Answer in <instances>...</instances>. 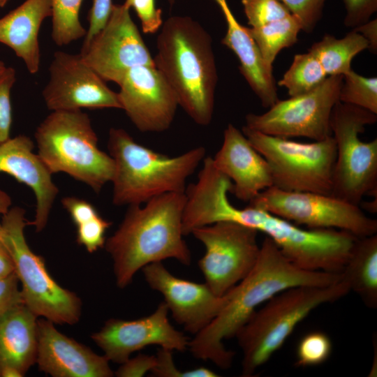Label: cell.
I'll use <instances>...</instances> for the list:
<instances>
[{"label":"cell","mask_w":377,"mask_h":377,"mask_svg":"<svg viewBox=\"0 0 377 377\" xmlns=\"http://www.w3.org/2000/svg\"><path fill=\"white\" fill-rule=\"evenodd\" d=\"M341 279V274L306 271L295 267L266 237L252 270L226 293L227 301L221 312L194 335L188 348L195 358L209 360L227 369L232 363L235 353L225 348L223 340L235 337L260 304L289 288L325 286Z\"/></svg>","instance_id":"cell-1"},{"label":"cell","mask_w":377,"mask_h":377,"mask_svg":"<svg viewBox=\"0 0 377 377\" xmlns=\"http://www.w3.org/2000/svg\"><path fill=\"white\" fill-rule=\"evenodd\" d=\"M186 200L185 192L168 193L144 206H128L122 222L104 245L119 288L128 286L136 272L149 264L174 258L190 265L191 255L182 231Z\"/></svg>","instance_id":"cell-2"},{"label":"cell","mask_w":377,"mask_h":377,"mask_svg":"<svg viewBox=\"0 0 377 377\" xmlns=\"http://www.w3.org/2000/svg\"><path fill=\"white\" fill-rule=\"evenodd\" d=\"M156 46L154 66L179 105L196 124L208 125L218 80L211 36L191 17L173 16L163 23Z\"/></svg>","instance_id":"cell-3"},{"label":"cell","mask_w":377,"mask_h":377,"mask_svg":"<svg viewBox=\"0 0 377 377\" xmlns=\"http://www.w3.org/2000/svg\"><path fill=\"white\" fill-rule=\"evenodd\" d=\"M108 148L114 164L112 182L116 206L142 205L168 193H183L186 182L205 157L203 147L173 157L136 142L124 129L111 128Z\"/></svg>","instance_id":"cell-4"},{"label":"cell","mask_w":377,"mask_h":377,"mask_svg":"<svg viewBox=\"0 0 377 377\" xmlns=\"http://www.w3.org/2000/svg\"><path fill=\"white\" fill-rule=\"evenodd\" d=\"M212 216L215 221H235L265 233L293 265L306 271L341 274L359 238L338 229H303L250 205L239 209L228 196L214 201Z\"/></svg>","instance_id":"cell-5"},{"label":"cell","mask_w":377,"mask_h":377,"mask_svg":"<svg viewBox=\"0 0 377 377\" xmlns=\"http://www.w3.org/2000/svg\"><path fill=\"white\" fill-rule=\"evenodd\" d=\"M341 278L325 286H300L287 288L269 299L238 331L242 352V376H253L279 350L296 326L312 311L336 302L350 293Z\"/></svg>","instance_id":"cell-6"},{"label":"cell","mask_w":377,"mask_h":377,"mask_svg":"<svg viewBox=\"0 0 377 377\" xmlns=\"http://www.w3.org/2000/svg\"><path fill=\"white\" fill-rule=\"evenodd\" d=\"M38 156L52 174L65 172L96 193L111 182L114 164L98 146L88 114L81 110L52 111L37 127Z\"/></svg>","instance_id":"cell-7"},{"label":"cell","mask_w":377,"mask_h":377,"mask_svg":"<svg viewBox=\"0 0 377 377\" xmlns=\"http://www.w3.org/2000/svg\"><path fill=\"white\" fill-rule=\"evenodd\" d=\"M25 210L10 207L2 216L1 239L9 251L21 284L22 303L38 318L54 324L75 325L82 314V300L50 276L42 256L29 248L24 230L29 225Z\"/></svg>","instance_id":"cell-8"},{"label":"cell","mask_w":377,"mask_h":377,"mask_svg":"<svg viewBox=\"0 0 377 377\" xmlns=\"http://www.w3.org/2000/svg\"><path fill=\"white\" fill-rule=\"evenodd\" d=\"M376 121V114L357 106L338 101L333 108L330 127L337 154L332 195L356 205L367 195H376L377 139L360 138Z\"/></svg>","instance_id":"cell-9"},{"label":"cell","mask_w":377,"mask_h":377,"mask_svg":"<svg viewBox=\"0 0 377 377\" xmlns=\"http://www.w3.org/2000/svg\"><path fill=\"white\" fill-rule=\"evenodd\" d=\"M243 133L267 161L273 186L331 195L336 145L331 135L312 142L267 135L244 126Z\"/></svg>","instance_id":"cell-10"},{"label":"cell","mask_w":377,"mask_h":377,"mask_svg":"<svg viewBox=\"0 0 377 377\" xmlns=\"http://www.w3.org/2000/svg\"><path fill=\"white\" fill-rule=\"evenodd\" d=\"M249 205L308 228L344 230L357 237L376 234L377 221L359 205L328 194L269 187Z\"/></svg>","instance_id":"cell-11"},{"label":"cell","mask_w":377,"mask_h":377,"mask_svg":"<svg viewBox=\"0 0 377 377\" xmlns=\"http://www.w3.org/2000/svg\"><path fill=\"white\" fill-rule=\"evenodd\" d=\"M258 231L231 221H220L196 228L191 233L205 246L198 266L205 282L223 296L244 279L255 266L260 246Z\"/></svg>","instance_id":"cell-12"},{"label":"cell","mask_w":377,"mask_h":377,"mask_svg":"<svg viewBox=\"0 0 377 377\" xmlns=\"http://www.w3.org/2000/svg\"><path fill=\"white\" fill-rule=\"evenodd\" d=\"M343 75L328 76L313 89L278 100L263 114L246 115V126L277 137H305L321 140L332 135L330 119L339 101Z\"/></svg>","instance_id":"cell-13"},{"label":"cell","mask_w":377,"mask_h":377,"mask_svg":"<svg viewBox=\"0 0 377 377\" xmlns=\"http://www.w3.org/2000/svg\"><path fill=\"white\" fill-rule=\"evenodd\" d=\"M129 10L124 3L113 4L105 26L82 46V60L105 82L118 84L132 68L154 65Z\"/></svg>","instance_id":"cell-14"},{"label":"cell","mask_w":377,"mask_h":377,"mask_svg":"<svg viewBox=\"0 0 377 377\" xmlns=\"http://www.w3.org/2000/svg\"><path fill=\"white\" fill-rule=\"evenodd\" d=\"M49 71L50 80L42 93L49 110L121 109L118 94L108 87L80 54L56 52Z\"/></svg>","instance_id":"cell-15"},{"label":"cell","mask_w":377,"mask_h":377,"mask_svg":"<svg viewBox=\"0 0 377 377\" xmlns=\"http://www.w3.org/2000/svg\"><path fill=\"white\" fill-rule=\"evenodd\" d=\"M168 308L161 302L150 315L134 319L110 318L91 338L111 362L122 364L136 351L151 346L184 352L189 340L168 319Z\"/></svg>","instance_id":"cell-16"},{"label":"cell","mask_w":377,"mask_h":377,"mask_svg":"<svg viewBox=\"0 0 377 377\" xmlns=\"http://www.w3.org/2000/svg\"><path fill=\"white\" fill-rule=\"evenodd\" d=\"M118 85L121 109L139 131L161 133L170 127L178 101L154 65L132 68Z\"/></svg>","instance_id":"cell-17"},{"label":"cell","mask_w":377,"mask_h":377,"mask_svg":"<svg viewBox=\"0 0 377 377\" xmlns=\"http://www.w3.org/2000/svg\"><path fill=\"white\" fill-rule=\"evenodd\" d=\"M142 271L149 286L163 296L174 320L195 335L217 316L226 303V294L218 296L206 283L177 277L162 262L149 264Z\"/></svg>","instance_id":"cell-18"},{"label":"cell","mask_w":377,"mask_h":377,"mask_svg":"<svg viewBox=\"0 0 377 377\" xmlns=\"http://www.w3.org/2000/svg\"><path fill=\"white\" fill-rule=\"evenodd\" d=\"M36 364L53 377H112L114 372L105 355L60 332L54 323L37 319Z\"/></svg>","instance_id":"cell-19"},{"label":"cell","mask_w":377,"mask_h":377,"mask_svg":"<svg viewBox=\"0 0 377 377\" xmlns=\"http://www.w3.org/2000/svg\"><path fill=\"white\" fill-rule=\"evenodd\" d=\"M214 167L232 184L231 193L250 202L260 192L273 186L269 165L242 131L229 124L219 150L212 158Z\"/></svg>","instance_id":"cell-20"},{"label":"cell","mask_w":377,"mask_h":377,"mask_svg":"<svg viewBox=\"0 0 377 377\" xmlns=\"http://www.w3.org/2000/svg\"><path fill=\"white\" fill-rule=\"evenodd\" d=\"M33 141L20 135L0 144V172L7 173L31 188L36 197L34 219L29 222L36 232L46 226L51 209L59 192L52 173L38 154L34 152Z\"/></svg>","instance_id":"cell-21"},{"label":"cell","mask_w":377,"mask_h":377,"mask_svg":"<svg viewBox=\"0 0 377 377\" xmlns=\"http://www.w3.org/2000/svg\"><path fill=\"white\" fill-rule=\"evenodd\" d=\"M36 316L23 303L0 315V377H22L36 364Z\"/></svg>","instance_id":"cell-22"},{"label":"cell","mask_w":377,"mask_h":377,"mask_svg":"<svg viewBox=\"0 0 377 377\" xmlns=\"http://www.w3.org/2000/svg\"><path fill=\"white\" fill-rule=\"evenodd\" d=\"M225 17L227 30L221 43L230 49L239 61V71L261 105L270 108L278 100L273 68L267 65L248 27L240 24L231 12L226 0L216 2Z\"/></svg>","instance_id":"cell-23"},{"label":"cell","mask_w":377,"mask_h":377,"mask_svg":"<svg viewBox=\"0 0 377 377\" xmlns=\"http://www.w3.org/2000/svg\"><path fill=\"white\" fill-rule=\"evenodd\" d=\"M51 15V0H26L0 18V43L12 49L31 74L40 66L39 30Z\"/></svg>","instance_id":"cell-24"},{"label":"cell","mask_w":377,"mask_h":377,"mask_svg":"<svg viewBox=\"0 0 377 377\" xmlns=\"http://www.w3.org/2000/svg\"><path fill=\"white\" fill-rule=\"evenodd\" d=\"M341 274L368 308L377 307L376 234L357 238Z\"/></svg>","instance_id":"cell-25"},{"label":"cell","mask_w":377,"mask_h":377,"mask_svg":"<svg viewBox=\"0 0 377 377\" xmlns=\"http://www.w3.org/2000/svg\"><path fill=\"white\" fill-rule=\"evenodd\" d=\"M368 47L367 40L352 29L341 38L325 35L320 40L313 43L308 52L316 57L327 76L343 75L352 70L353 58Z\"/></svg>","instance_id":"cell-26"},{"label":"cell","mask_w":377,"mask_h":377,"mask_svg":"<svg viewBox=\"0 0 377 377\" xmlns=\"http://www.w3.org/2000/svg\"><path fill=\"white\" fill-rule=\"evenodd\" d=\"M267 66L273 63L279 52L297 42L302 31L299 20L292 14L256 28H248Z\"/></svg>","instance_id":"cell-27"},{"label":"cell","mask_w":377,"mask_h":377,"mask_svg":"<svg viewBox=\"0 0 377 377\" xmlns=\"http://www.w3.org/2000/svg\"><path fill=\"white\" fill-rule=\"evenodd\" d=\"M327 75L311 52L297 54L278 84L285 87L290 97L305 94L321 84Z\"/></svg>","instance_id":"cell-28"},{"label":"cell","mask_w":377,"mask_h":377,"mask_svg":"<svg viewBox=\"0 0 377 377\" xmlns=\"http://www.w3.org/2000/svg\"><path fill=\"white\" fill-rule=\"evenodd\" d=\"M82 0H51V36L57 45H64L84 37L86 29L80 18Z\"/></svg>","instance_id":"cell-29"},{"label":"cell","mask_w":377,"mask_h":377,"mask_svg":"<svg viewBox=\"0 0 377 377\" xmlns=\"http://www.w3.org/2000/svg\"><path fill=\"white\" fill-rule=\"evenodd\" d=\"M343 76L339 101L377 114V78L364 77L353 69Z\"/></svg>","instance_id":"cell-30"},{"label":"cell","mask_w":377,"mask_h":377,"mask_svg":"<svg viewBox=\"0 0 377 377\" xmlns=\"http://www.w3.org/2000/svg\"><path fill=\"white\" fill-rule=\"evenodd\" d=\"M332 348V341L325 333L320 331L308 333L297 345L295 364L298 367L321 364L330 357Z\"/></svg>","instance_id":"cell-31"},{"label":"cell","mask_w":377,"mask_h":377,"mask_svg":"<svg viewBox=\"0 0 377 377\" xmlns=\"http://www.w3.org/2000/svg\"><path fill=\"white\" fill-rule=\"evenodd\" d=\"M242 3L251 28L263 26L291 14L279 0H242Z\"/></svg>","instance_id":"cell-32"},{"label":"cell","mask_w":377,"mask_h":377,"mask_svg":"<svg viewBox=\"0 0 377 377\" xmlns=\"http://www.w3.org/2000/svg\"><path fill=\"white\" fill-rule=\"evenodd\" d=\"M112 222L98 214L91 220L77 226V242L89 253L103 248L105 243V235Z\"/></svg>","instance_id":"cell-33"},{"label":"cell","mask_w":377,"mask_h":377,"mask_svg":"<svg viewBox=\"0 0 377 377\" xmlns=\"http://www.w3.org/2000/svg\"><path fill=\"white\" fill-rule=\"evenodd\" d=\"M300 21L302 31L311 33L320 20L327 0H279Z\"/></svg>","instance_id":"cell-34"},{"label":"cell","mask_w":377,"mask_h":377,"mask_svg":"<svg viewBox=\"0 0 377 377\" xmlns=\"http://www.w3.org/2000/svg\"><path fill=\"white\" fill-rule=\"evenodd\" d=\"M15 80V71L11 67H6L0 74V144L10 138L12 123L10 90Z\"/></svg>","instance_id":"cell-35"},{"label":"cell","mask_w":377,"mask_h":377,"mask_svg":"<svg viewBox=\"0 0 377 377\" xmlns=\"http://www.w3.org/2000/svg\"><path fill=\"white\" fill-rule=\"evenodd\" d=\"M124 4L135 10L145 34H154L162 26V10L156 7L155 0H126Z\"/></svg>","instance_id":"cell-36"},{"label":"cell","mask_w":377,"mask_h":377,"mask_svg":"<svg viewBox=\"0 0 377 377\" xmlns=\"http://www.w3.org/2000/svg\"><path fill=\"white\" fill-rule=\"evenodd\" d=\"M345 6L344 24L354 29L370 20L377 10V0H342Z\"/></svg>","instance_id":"cell-37"},{"label":"cell","mask_w":377,"mask_h":377,"mask_svg":"<svg viewBox=\"0 0 377 377\" xmlns=\"http://www.w3.org/2000/svg\"><path fill=\"white\" fill-rule=\"evenodd\" d=\"M172 350L161 348L156 355V364L151 373L158 377H199L198 368L185 371H179L175 364L172 358Z\"/></svg>","instance_id":"cell-38"},{"label":"cell","mask_w":377,"mask_h":377,"mask_svg":"<svg viewBox=\"0 0 377 377\" xmlns=\"http://www.w3.org/2000/svg\"><path fill=\"white\" fill-rule=\"evenodd\" d=\"M112 0H93L89 12V22L83 45L88 43L105 26L112 8Z\"/></svg>","instance_id":"cell-39"},{"label":"cell","mask_w":377,"mask_h":377,"mask_svg":"<svg viewBox=\"0 0 377 377\" xmlns=\"http://www.w3.org/2000/svg\"><path fill=\"white\" fill-rule=\"evenodd\" d=\"M156 355L139 354L136 357H129L115 371L118 377H141L155 367Z\"/></svg>","instance_id":"cell-40"},{"label":"cell","mask_w":377,"mask_h":377,"mask_svg":"<svg viewBox=\"0 0 377 377\" xmlns=\"http://www.w3.org/2000/svg\"><path fill=\"white\" fill-rule=\"evenodd\" d=\"M61 202L76 226L99 214L93 205L81 198L66 197L62 199Z\"/></svg>","instance_id":"cell-41"},{"label":"cell","mask_w":377,"mask_h":377,"mask_svg":"<svg viewBox=\"0 0 377 377\" xmlns=\"http://www.w3.org/2000/svg\"><path fill=\"white\" fill-rule=\"evenodd\" d=\"M19 283L15 273L0 280V315L13 306L22 303Z\"/></svg>","instance_id":"cell-42"},{"label":"cell","mask_w":377,"mask_h":377,"mask_svg":"<svg viewBox=\"0 0 377 377\" xmlns=\"http://www.w3.org/2000/svg\"><path fill=\"white\" fill-rule=\"evenodd\" d=\"M360 34L367 41L371 52L377 50V20L374 19L353 29Z\"/></svg>","instance_id":"cell-43"},{"label":"cell","mask_w":377,"mask_h":377,"mask_svg":"<svg viewBox=\"0 0 377 377\" xmlns=\"http://www.w3.org/2000/svg\"><path fill=\"white\" fill-rule=\"evenodd\" d=\"M15 273V265L12 256L0 238V280Z\"/></svg>","instance_id":"cell-44"},{"label":"cell","mask_w":377,"mask_h":377,"mask_svg":"<svg viewBox=\"0 0 377 377\" xmlns=\"http://www.w3.org/2000/svg\"><path fill=\"white\" fill-rule=\"evenodd\" d=\"M12 200L10 195L0 188V215L6 214L10 208ZM2 235V227L0 222V238Z\"/></svg>","instance_id":"cell-45"},{"label":"cell","mask_w":377,"mask_h":377,"mask_svg":"<svg viewBox=\"0 0 377 377\" xmlns=\"http://www.w3.org/2000/svg\"><path fill=\"white\" fill-rule=\"evenodd\" d=\"M6 68L5 64L3 62H2L1 61H0V74H1L4 70Z\"/></svg>","instance_id":"cell-46"},{"label":"cell","mask_w":377,"mask_h":377,"mask_svg":"<svg viewBox=\"0 0 377 377\" xmlns=\"http://www.w3.org/2000/svg\"><path fill=\"white\" fill-rule=\"evenodd\" d=\"M8 0H0V8L3 7Z\"/></svg>","instance_id":"cell-47"},{"label":"cell","mask_w":377,"mask_h":377,"mask_svg":"<svg viewBox=\"0 0 377 377\" xmlns=\"http://www.w3.org/2000/svg\"><path fill=\"white\" fill-rule=\"evenodd\" d=\"M175 0H168L170 4H172L175 2ZM216 2H217L219 0H214Z\"/></svg>","instance_id":"cell-48"}]
</instances>
